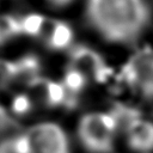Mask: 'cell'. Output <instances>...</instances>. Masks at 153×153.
<instances>
[{
  "mask_svg": "<svg viewBox=\"0 0 153 153\" xmlns=\"http://www.w3.org/2000/svg\"><path fill=\"white\" fill-rule=\"evenodd\" d=\"M47 18L41 14H27L19 19L22 33L29 36H41Z\"/></svg>",
  "mask_w": 153,
  "mask_h": 153,
  "instance_id": "10",
  "label": "cell"
},
{
  "mask_svg": "<svg viewBox=\"0 0 153 153\" xmlns=\"http://www.w3.org/2000/svg\"><path fill=\"white\" fill-rule=\"evenodd\" d=\"M1 42H4V41H2V38H1V35H0V43H1Z\"/></svg>",
  "mask_w": 153,
  "mask_h": 153,
  "instance_id": "16",
  "label": "cell"
},
{
  "mask_svg": "<svg viewBox=\"0 0 153 153\" xmlns=\"http://www.w3.org/2000/svg\"><path fill=\"white\" fill-rule=\"evenodd\" d=\"M16 73H14V81L29 86L35 79L39 76L41 63L39 60L35 55H26L20 57L19 60L14 61Z\"/></svg>",
  "mask_w": 153,
  "mask_h": 153,
  "instance_id": "8",
  "label": "cell"
},
{
  "mask_svg": "<svg viewBox=\"0 0 153 153\" xmlns=\"http://www.w3.org/2000/svg\"><path fill=\"white\" fill-rule=\"evenodd\" d=\"M7 148L11 153H72L68 135L54 122L31 126L16 136Z\"/></svg>",
  "mask_w": 153,
  "mask_h": 153,
  "instance_id": "2",
  "label": "cell"
},
{
  "mask_svg": "<svg viewBox=\"0 0 153 153\" xmlns=\"http://www.w3.org/2000/svg\"><path fill=\"white\" fill-rule=\"evenodd\" d=\"M16 66L14 61H6L0 59V90L6 88L14 81Z\"/></svg>",
  "mask_w": 153,
  "mask_h": 153,
  "instance_id": "13",
  "label": "cell"
},
{
  "mask_svg": "<svg viewBox=\"0 0 153 153\" xmlns=\"http://www.w3.org/2000/svg\"><path fill=\"white\" fill-rule=\"evenodd\" d=\"M22 33L19 19L12 16H1L0 17V35L2 41H6L11 37Z\"/></svg>",
  "mask_w": 153,
  "mask_h": 153,
  "instance_id": "11",
  "label": "cell"
},
{
  "mask_svg": "<svg viewBox=\"0 0 153 153\" xmlns=\"http://www.w3.org/2000/svg\"><path fill=\"white\" fill-rule=\"evenodd\" d=\"M86 81H87V76L82 72L69 66L65 72L62 85L71 96L76 97V94L80 93L86 86Z\"/></svg>",
  "mask_w": 153,
  "mask_h": 153,
  "instance_id": "9",
  "label": "cell"
},
{
  "mask_svg": "<svg viewBox=\"0 0 153 153\" xmlns=\"http://www.w3.org/2000/svg\"><path fill=\"white\" fill-rule=\"evenodd\" d=\"M124 134L127 145L133 152H153V122L134 116L124 123Z\"/></svg>",
  "mask_w": 153,
  "mask_h": 153,
  "instance_id": "5",
  "label": "cell"
},
{
  "mask_svg": "<svg viewBox=\"0 0 153 153\" xmlns=\"http://www.w3.org/2000/svg\"><path fill=\"white\" fill-rule=\"evenodd\" d=\"M11 109L14 115L24 116L32 109V98L26 93H18L12 99Z\"/></svg>",
  "mask_w": 153,
  "mask_h": 153,
  "instance_id": "12",
  "label": "cell"
},
{
  "mask_svg": "<svg viewBox=\"0 0 153 153\" xmlns=\"http://www.w3.org/2000/svg\"><path fill=\"white\" fill-rule=\"evenodd\" d=\"M117 118L112 112H88L78 124V137L90 153H111L115 145Z\"/></svg>",
  "mask_w": 153,
  "mask_h": 153,
  "instance_id": "3",
  "label": "cell"
},
{
  "mask_svg": "<svg viewBox=\"0 0 153 153\" xmlns=\"http://www.w3.org/2000/svg\"><path fill=\"white\" fill-rule=\"evenodd\" d=\"M71 66L98 81H103L109 74V69L100 55L85 45H76L71 50Z\"/></svg>",
  "mask_w": 153,
  "mask_h": 153,
  "instance_id": "6",
  "label": "cell"
},
{
  "mask_svg": "<svg viewBox=\"0 0 153 153\" xmlns=\"http://www.w3.org/2000/svg\"><path fill=\"white\" fill-rule=\"evenodd\" d=\"M27 87L31 90L33 97L47 106L65 105L67 108H73L76 104V97L71 96L62 84L50 79L38 76Z\"/></svg>",
  "mask_w": 153,
  "mask_h": 153,
  "instance_id": "4",
  "label": "cell"
},
{
  "mask_svg": "<svg viewBox=\"0 0 153 153\" xmlns=\"http://www.w3.org/2000/svg\"><path fill=\"white\" fill-rule=\"evenodd\" d=\"M51 5H54V6H59V7H61V6H65V5H67V4H69L72 0H48Z\"/></svg>",
  "mask_w": 153,
  "mask_h": 153,
  "instance_id": "15",
  "label": "cell"
},
{
  "mask_svg": "<svg viewBox=\"0 0 153 153\" xmlns=\"http://www.w3.org/2000/svg\"><path fill=\"white\" fill-rule=\"evenodd\" d=\"M41 36L44 38L45 44L54 50L68 48L73 41V31L71 26L61 20L47 19Z\"/></svg>",
  "mask_w": 153,
  "mask_h": 153,
  "instance_id": "7",
  "label": "cell"
},
{
  "mask_svg": "<svg viewBox=\"0 0 153 153\" xmlns=\"http://www.w3.org/2000/svg\"><path fill=\"white\" fill-rule=\"evenodd\" d=\"M87 16L92 25L109 41H133L148 23L145 0H88Z\"/></svg>",
  "mask_w": 153,
  "mask_h": 153,
  "instance_id": "1",
  "label": "cell"
},
{
  "mask_svg": "<svg viewBox=\"0 0 153 153\" xmlns=\"http://www.w3.org/2000/svg\"><path fill=\"white\" fill-rule=\"evenodd\" d=\"M10 123H11V120H10V117L7 116L5 109H4L2 106H0V131L4 130V129H6V127H7Z\"/></svg>",
  "mask_w": 153,
  "mask_h": 153,
  "instance_id": "14",
  "label": "cell"
}]
</instances>
